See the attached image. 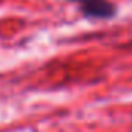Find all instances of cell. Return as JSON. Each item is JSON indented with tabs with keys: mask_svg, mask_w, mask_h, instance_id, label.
I'll list each match as a JSON object with an SVG mask.
<instances>
[{
	"mask_svg": "<svg viewBox=\"0 0 132 132\" xmlns=\"http://www.w3.org/2000/svg\"><path fill=\"white\" fill-rule=\"evenodd\" d=\"M73 2L81 14L92 20H107L115 17L117 6L110 0H70Z\"/></svg>",
	"mask_w": 132,
	"mask_h": 132,
	"instance_id": "cell-1",
	"label": "cell"
}]
</instances>
